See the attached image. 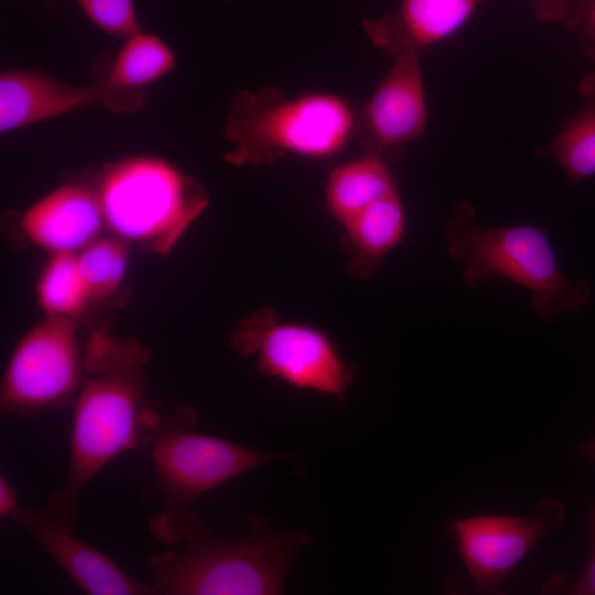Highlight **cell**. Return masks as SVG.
<instances>
[{
  "mask_svg": "<svg viewBox=\"0 0 595 595\" xmlns=\"http://www.w3.org/2000/svg\"><path fill=\"white\" fill-rule=\"evenodd\" d=\"M109 329L87 331L84 379L74 401L69 456L63 485L43 511L75 530L83 489L110 462L143 444L145 369L152 351Z\"/></svg>",
  "mask_w": 595,
  "mask_h": 595,
  "instance_id": "1",
  "label": "cell"
},
{
  "mask_svg": "<svg viewBox=\"0 0 595 595\" xmlns=\"http://www.w3.org/2000/svg\"><path fill=\"white\" fill-rule=\"evenodd\" d=\"M250 530L219 538L202 523L169 550L148 560L156 594L277 595L286 589L290 566L314 540L303 530L279 531L251 512Z\"/></svg>",
  "mask_w": 595,
  "mask_h": 595,
  "instance_id": "2",
  "label": "cell"
},
{
  "mask_svg": "<svg viewBox=\"0 0 595 595\" xmlns=\"http://www.w3.org/2000/svg\"><path fill=\"white\" fill-rule=\"evenodd\" d=\"M197 414L186 404L151 408L143 445L154 470L153 489L162 509L149 521L151 533L171 545L196 517L190 506L207 491L285 456L196 431Z\"/></svg>",
  "mask_w": 595,
  "mask_h": 595,
  "instance_id": "3",
  "label": "cell"
},
{
  "mask_svg": "<svg viewBox=\"0 0 595 595\" xmlns=\"http://www.w3.org/2000/svg\"><path fill=\"white\" fill-rule=\"evenodd\" d=\"M350 104L329 91L289 96L274 87L240 90L227 115L224 136L235 166H262L284 156L325 160L338 154L356 133Z\"/></svg>",
  "mask_w": 595,
  "mask_h": 595,
  "instance_id": "4",
  "label": "cell"
},
{
  "mask_svg": "<svg viewBox=\"0 0 595 595\" xmlns=\"http://www.w3.org/2000/svg\"><path fill=\"white\" fill-rule=\"evenodd\" d=\"M86 171L108 234L153 255H169L209 205L203 185L163 158L131 155Z\"/></svg>",
  "mask_w": 595,
  "mask_h": 595,
  "instance_id": "5",
  "label": "cell"
},
{
  "mask_svg": "<svg viewBox=\"0 0 595 595\" xmlns=\"http://www.w3.org/2000/svg\"><path fill=\"white\" fill-rule=\"evenodd\" d=\"M447 251L464 267L463 281L478 289L506 279L531 293L530 305L550 323L563 313H580L591 299L589 283L572 281L561 270L547 234L531 225L483 228L470 203L458 202L446 224Z\"/></svg>",
  "mask_w": 595,
  "mask_h": 595,
  "instance_id": "6",
  "label": "cell"
},
{
  "mask_svg": "<svg viewBox=\"0 0 595 595\" xmlns=\"http://www.w3.org/2000/svg\"><path fill=\"white\" fill-rule=\"evenodd\" d=\"M230 344L236 354L253 358L260 374L338 401L356 375V367L344 359L325 332L284 322L268 306L244 317L234 328Z\"/></svg>",
  "mask_w": 595,
  "mask_h": 595,
  "instance_id": "7",
  "label": "cell"
},
{
  "mask_svg": "<svg viewBox=\"0 0 595 595\" xmlns=\"http://www.w3.org/2000/svg\"><path fill=\"white\" fill-rule=\"evenodd\" d=\"M80 325L45 316L17 343L0 386L3 416H29L74 403L85 368Z\"/></svg>",
  "mask_w": 595,
  "mask_h": 595,
  "instance_id": "8",
  "label": "cell"
},
{
  "mask_svg": "<svg viewBox=\"0 0 595 595\" xmlns=\"http://www.w3.org/2000/svg\"><path fill=\"white\" fill-rule=\"evenodd\" d=\"M564 520V506L543 499L532 515L462 518L452 523L451 530L475 586L493 593L538 542Z\"/></svg>",
  "mask_w": 595,
  "mask_h": 595,
  "instance_id": "9",
  "label": "cell"
},
{
  "mask_svg": "<svg viewBox=\"0 0 595 595\" xmlns=\"http://www.w3.org/2000/svg\"><path fill=\"white\" fill-rule=\"evenodd\" d=\"M7 220L12 242L50 255L77 253L106 230L87 171L64 181L24 210L12 212Z\"/></svg>",
  "mask_w": 595,
  "mask_h": 595,
  "instance_id": "10",
  "label": "cell"
},
{
  "mask_svg": "<svg viewBox=\"0 0 595 595\" xmlns=\"http://www.w3.org/2000/svg\"><path fill=\"white\" fill-rule=\"evenodd\" d=\"M428 107L420 53L394 57L356 119V136L365 153L394 160L410 142L421 138Z\"/></svg>",
  "mask_w": 595,
  "mask_h": 595,
  "instance_id": "11",
  "label": "cell"
},
{
  "mask_svg": "<svg viewBox=\"0 0 595 595\" xmlns=\"http://www.w3.org/2000/svg\"><path fill=\"white\" fill-rule=\"evenodd\" d=\"M11 520L24 528L85 594H156L152 585L130 575L107 554L43 510L34 511L21 506Z\"/></svg>",
  "mask_w": 595,
  "mask_h": 595,
  "instance_id": "12",
  "label": "cell"
},
{
  "mask_svg": "<svg viewBox=\"0 0 595 595\" xmlns=\"http://www.w3.org/2000/svg\"><path fill=\"white\" fill-rule=\"evenodd\" d=\"M112 58L100 60L93 85L98 105L110 111L136 112L148 99V87L173 71L176 57L159 36L139 31L125 39Z\"/></svg>",
  "mask_w": 595,
  "mask_h": 595,
  "instance_id": "13",
  "label": "cell"
},
{
  "mask_svg": "<svg viewBox=\"0 0 595 595\" xmlns=\"http://www.w3.org/2000/svg\"><path fill=\"white\" fill-rule=\"evenodd\" d=\"M482 0H401L391 13L365 20L363 28L377 48L392 57L420 53L459 30Z\"/></svg>",
  "mask_w": 595,
  "mask_h": 595,
  "instance_id": "14",
  "label": "cell"
},
{
  "mask_svg": "<svg viewBox=\"0 0 595 595\" xmlns=\"http://www.w3.org/2000/svg\"><path fill=\"white\" fill-rule=\"evenodd\" d=\"M98 105L96 88L75 86L33 69L0 74V131L26 126Z\"/></svg>",
  "mask_w": 595,
  "mask_h": 595,
  "instance_id": "15",
  "label": "cell"
},
{
  "mask_svg": "<svg viewBox=\"0 0 595 595\" xmlns=\"http://www.w3.org/2000/svg\"><path fill=\"white\" fill-rule=\"evenodd\" d=\"M343 229L348 273L359 279L372 277L404 235L405 215L398 192L367 207Z\"/></svg>",
  "mask_w": 595,
  "mask_h": 595,
  "instance_id": "16",
  "label": "cell"
},
{
  "mask_svg": "<svg viewBox=\"0 0 595 595\" xmlns=\"http://www.w3.org/2000/svg\"><path fill=\"white\" fill-rule=\"evenodd\" d=\"M396 192L387 161L365 153L329 172L325 204L329 214L343 226L374 203Z\"/></svg>",
  "mask_w": 595,
  "mask_h": 595,
  "instance_id": "17",
  "label": "cell"
},
{
  "mask_svg": "<svg viewBox=\"0 0 595 595\" xmlns=\"http://www.w3.org/2000/svg\"><path fill=\"white\" fill-rule=\"evenodd\" d=\"M35 292L45 316L74 321L85 325L86 331L109 329L98 321L78 269L76 253L50 255L37 278Z\"/></svg>",
  "mask_w": 595,
  "mask_h": 595,
  "instance_id": "18",
  "label": "cell"
},
{
  "mask_svg": "<svg viewBox=\"0 0 595 595\" xmlns=\"http://www.w3.org/2000/svg\"><path fill=\"white\" fill-rule=\"evenodd\" d=\"M578 91L583 104L541 150L556 160L572 185L595 175V73L581 80Z\"/></svg>",
  "mask_w": 595,
  "mask_h": 595,
  "instance_id": "19",
  "label": "cell"
},
{
  "mask_svg": "<svg viewBox=\"0 0 595 595\" xmlns=\"http://www.w3.org/2000/svg\"><path fill=\"white\" fill-rule=\"evenodd\" d=\"M130 245L112 236H100L77 255L78 269L96 309H117L126 300Z\"/></svg>",
  "mask_w": 595,
  "mask_h": 595,
  "instance_id": "20",
  "label": "cell"
},
{
  "mask_svg": "<svg viewBox=\"0 0 595 595\" xmlns=\"http://www.w3.org/2000/svg\"><path fill=\"white\" fill-rule=\"evenodd\" d=\"M101 31L127 39L141 31L133 0H74Z\"/></svg>",
  "mask_w": 595,
  "mask_h": 595,
  "instance_id": "21",
  "label": "cell"
},
{
  "mask_svg": "<svg viewBox=\"0 0 595 595\" xmlns=\"http://www.w3.org/2000/svg\"><path fill=\"white\" fill-rule=\"evenodd\" d=\"M537 19L570 24L582 0H530Z\"/></svg>",
  "mask_w": 595,
  "mask_h": 595,
  "instance_id": "22",
  "label": "cell"
},
{
  "mask_svg": "<svg viewBox=\"0 0 595 595\" xmlns=\"http://www.w3.org/2000/svg\"><path fill=\"white\" fill-rule=\"evenodd\" d=\"M569 26L578 33L585 50L595 60V0H582Z\"/></svg>",
  "mask_w": 595,
  "mask_h": 595,
  "instance_id": "23",
  "label": "cell"
},
{
  "mask_svg": "<svg viewBox=\"0 0 595 595\" xmlns=\"http://www.w3.org/2000/svg\"><path fill=\"white\" fill-rule=\"evenodd\" d=\"M592 549L586 565L580 578L570 588V593L578 595H595V507L589 517Z\"/></svg>",
  "mask_w": 595,
  "mask_h": 595,
  "instance_id": "24",
  "label": "cell"
},
{
  "mask_svg": "<svg viewBox=\"0 0 595 595\" xmlns=\"http://www.w3.org/2000/svg\"><path fill=\"white\" fill-rule=\"evenodd\" d=\"M19 494L7 477H0V517L11 519L21 507L18 500Z\"/></svg>",
  "mask_w": 595,
  "mask_h": 595,
  "instance_id": "25",
  "label": "cell"
},
{
  "mask_svg": "<svg viewBox=\"0 0 595 595\" xmlns=\"http://www.w3.org/2000/svg\"><path fill=\"white\" fill-rule=\"evenodd\" d=\"M581 452L588 458L595 461V439L587 440L581 445Z\"/></svg>",
  "mask_w": 595,
  "mask_h": 595,
  "instance_id": "26",
  "label": "cell"
},
{
  "mask_svg": "<svg viewBox=\"0 0 595 595\" xmlns=\"http://www.w3.org/2000/svg\"><path fill=\"white\" fill-rule=\"evenodd\" d=\"M43 1H45V2H52L53 0H43Z\"/></svg>",
  "mask_w": 595,
  "mask_h": 595,
  "instance_id": "27",
  "label": "cell"
}]
</instances>
